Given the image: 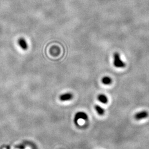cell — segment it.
I'll return each mask as SVG.
<instances>
[{
	"mask_svg": "<svg viewBox=\"0 0 149 149\" xmlns=\"http://www.w3.org/2000/svg\"><path fill=\"white\" fill-rule=\"evenodd\" d=\"M113 64L117 68H123L126 66L125 63L121 60L120 55L118 53H115L113 55Z\"/></svg>",
	"mask_w": 149,
	"mask_h": 149,
	"instance_id": "1",
	"label": "cell"
},
{
	"mask_svg": "<svg viewBox=\"0 0 149 149\" xmlns=\"http://www.w3.org/2000/svg\"><path fill=\"white\" fill-rule=\"evenodd\" d=\"M88 119V116L87 114L84 112H78L74 115V124L78 125V121L79 119H83L84 120H87Z\"/></svg>",
	"mask_w": 149,
	"mask_h": 149,
	"instance_id": "2",
	"label": "cell"
},
{
	"mask_svg": "<svg viewBox=\"0 0 149 149\" xmlns=\"http://www.w3.org/2000/svg\"><path fill=\"white\" fill-rule=\"evenodd\" d=\"M148 116H149V113L148 111L142 110L136 113L134 116V118L136 120H140L148 118Z\"/></svg>",
	"mask_w": 149,
	"mask_h": 149,
	"instance_id": "3",
	"label": "cell"
},
{
	"mask_svg": "<svg viewBox=\"0 0 149 149\" xmlns=\"http://www.w3.org/2000/svg\"><path fill=\"white\" fill-rule=\"evenodd\" d=\"M74 97V95L72 93H70V92H67L65 93L64 94H62L61 95H60V96L59 97V99L61 101L63 102H65V101H68V100H70L73 98Z\"/></svg>",
	"mask_w": 149,
	"mask_h": 149,
	"instance_id": "4",
	"label": "cell"
},
{
	"mask_svg": "<svg viewBox=\"0 0 149 149\" xmlns=\"http://www.w3.org/2000/svg\"><path fill=\"white\" fill-rule=\"evenodd\" d=\"M18 43L19 45V47L23 50H27L28 48V45L27 44V42L25 40L24 38H21L18 39Z\"/></svg>",
	"mask_w": 149,
	"mask_h": 149,
	"instance_id": "5",
	"label": "cell"
},
{
	"mask_svg": "<svg viewBox=\"0 0 149 149\" xmlns=\"http://www.w3.org/2000/svg\"><path fill=\"white\" fill-rule=\"evenodd\" d=\"M97 98L100 102L103 104H107L108 102L107 97L104 94H99L97 97Z\"/></svg>",
	"mask_w": 149,
	"mask_h": 149,
	"instance_id": "6",
	"label": "cell"
},
{
	"mask_svg": "<svg viewBox=\"0 0 149 149\" xmlns=\"http://www.w3.org/2000/svg\"><path fill=\"white\" fill-rule=\"evenodd\" d=\"M94 109L98 115L99 116L104 115L105 111H104V109L102 107H100L99 105H96L94 106Z\"/></svg>",
	"mask_w": 149,
	"mask_h": 149,
	"instance_id": "7",
	"label": "cell"
},
{
	"mask_svg": "<svg viewBox=\"0 0 149 149\" xmlns=\"http://www.w3.org/2000/svg\"><path fill=\"white\" fill-rule=\"evenodd\" d=\"M102 82L104 84L109 85L112 82V80L110 77H109L108 76H104L102 79Z\"/></svg>",
	"mask_w": 149,
	"mask_h": 149,
	"instance_id": "8",
	"label": "cell"
},
{
	"mask_svg": "<svg viewBox=\"0 0 149 149\" xmlns=\"http://www.w3.org/2000/svg\"><path fill=\"white\" fill-rule=\"evenodd\" d=\"M17 148H18V149H25V146L24 145H18V146H17Z\"/></svg>",
	"mask_w": 149,
	"mask_h": 149,
	"instance_id": "9",
	"label": "cell"
}]
</instances>
